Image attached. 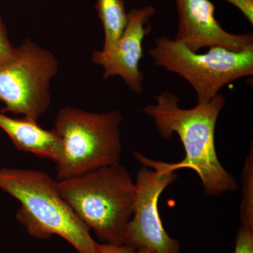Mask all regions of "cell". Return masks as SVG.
Listing matches in <instances>:
<instances>
[{
	"instance_id": "cell-5",
	"label": "cell",
	"mask_w": 253,
	"mask_h": 253,
	"mask_svg": "<svg viewBox=\"0 0 253 253\" xmlns=\"http://www.w3.org/2000/svg\"><path fill=\"white\" fill-rule=\"evenodd\" d=\"M149 53L156 66L191 84L198 104L209 102L223 86L253 75V49L232 51L214 46L206 54H198L174 39L163 37L156 40Z\"/></svg>"
},
{
	"instance_id": "cell-6",
	"label": "cell",
	"mask_w": 253,
	"mask_h": 253,
	"mask_svg": "<svg viewBox=\"0 0 253 253\" xmlns=\"http://www.w3.org/2000/svg\"><path fill=\"white\" fill-rule=\"evenodd\" d=\"M59 65L52 53L26 39L0 61L1 112L23 115L38 121L49 108V85Z\"/></svg>"
},
{
	"instance_id": "cell-1",
	"label": "cell",
	"mask_w": 253,
	"mask_h": 253,
	"mask_svg": "<svg viewBox=\"0 0 253 253\" xmlns=\"http://www.w3.org/2000/svg\"><path fill=\"white\" fill-rule=\"evenodd\" d=\"M156 104L146 105L145 114L152 118L160 136L166 140L177 134L184 146L185 157L175 163L155 161L139 152L134 157L151 169L176 172L191 169L197 173L205 192L210 196H221L238 189L235 178L221 166L214 144L218 117L225 104L222 94H218L206 104H197L191 109H181L177 95L164 91L156 98Z\"/></svg>"
},
{
	"instance_id": "cell-9",
	"label": "cell",
	"mask_w": 253,
	"mask_h": 253,
	"mask_svg": "<svg viewBox=\"0 0 253 253\" xmlns=\"http://www.w3.org/2000/svg\"><path fill=\"white\" fill-rule=\"evenodd\" d=\"M179 24L174 41L195 53L205 47H222L232 51L253 49L252 33L237 35L223 29L214 17L210 0H174Z\"/></svg>"
},
{
	"instance_id": "cell-11",
	"label": "cell",
	"mask_w": 253,
	"mask_h": 253,
	"mask_svg": "<svg viewBox=\"0 0 253 253\" xmlns=\"http://www.w3.org/2000/svg\"><path fill=\"white\" fill-rule=\"evenodd\" d=\"M96 10L104 29L102 50L109 49L122 36L128 15L123 0H97Z\"/></svg>"
},
{
	"instance_id": "cell-14",
	"label": "cell",
	"mask_w": 253,
	"mask_h": 253,
	"mask_svg": "<svg viewBox=\"0 0 253 253\" xmlns=\"http://www.w3.org/2000/svg\"><path fill=\"white\" fill-rule=\"evenodd\" d=\"M96 253H151L129 247L126 244H97Z\"/></svg>"
},
{
	"instance_id": "cell-2",
	"label": "cell",
	"mask_w": 253,
	"mask_h": 253,
	"mask_svg": "<svg viewBox=\"0 0 253 253\" xmlns=\"http://www.w3.org/2000/svg\"><path fill=\"white\" fill-rule=\"evenodd\" d=\"M0 189L19 201L16 220L30 235L47 239L57 235L79 253H96L98 243L60 194L57 181L42 171L0 168Z\"/></svg>"
},
{
	"instance_id": "cell-8",
	"label": "cell",
	"mask_w": 253,
	"mask_h": 253,
	"mask_svg": "<svg viewBox=\"0 0 253 253\" xmlns=\"http://www.w3.org/2000/svg\"><path fill=\"white\" fill-rule=\"evenodd\" d=\"M156 14L151 6L141 9H131L127 13V23L122 36L109 49L94 51L93 62L104 68L103 78L121 77L129 89L136 94L144 91V74L139 69V63L144 57L143 42L149 34L150 19Z\"/></svg>"
},
{
	"instance_id": "cell-10",
	"label": "cell",
	"mask_w": 253,
	"mask_h": 253,
	"mask_svg": "<svg viewBox=\"0 0 253 253\" xmlns=\"http://www.w3.org/2000/svg\"><path fill=\"white\" fill-rule=\"evenodd\" d=\"M37 121L26 116L11 118L0 111V128L9 136L18 151L56 163L62 154L61 139L54 129H43Z\"/></svg>"
},
{
	"instance_id": "cell-16",
	"label": "cell",
	"mask_w": 253,
	"mask_h": 253,
	"mask_svg": "<svg viewBox=\"0 0 253 253\" xmlns=\"http://www.w3.org/2000/svg\"><path fill=\"white\" fill-rule=\"evenodd\" d=\"M235 6L253 24V0H224Z\"/></svg>"
},
{
	"instance_id": "cell-3",
	"label": "cell",
	"mask_w": 253,
	"mask_h": 253,
	"mask_svg": "<svg viewBox=\"0 0 253 253\" xmlns=\"http://www.w3.org/2000/svg\"><path fill=\"white\" fill-rule=\"evenodd\" d=\"M57 187L80 220L109 244H124L134 212L135 183L121 164L57 181Z\"/></svg>"
},
{
	"instance_id": "cell-12",
	"label": "cell",
	"mask_w": 253,
	"mask_h": 253,
	"mask_svg": "<svg viewBox=\"0 0 253 253\" xmlns=\"http://www.w3.org/2000/svg\"><path fill=\"white\" fill-rule=\"evenodd\" d=\"M243 198L240 219L241 225L253 230V146L245 163L242 176Z\"/></svg>"
},
{
	"instance_id": "cell-13",
	"label": "cell",
	"mask_w": 253,
	"mask_h": 253,
	"mask_svg": "<svg viewBox=\"0 0 253 253\" xmlns=\"http://www.w3.org/2000/svg\"><path fill=\"white\" fill-rule=\"evenodd\" d=\"M233 253H253V230L241 225L237 232Z\"/></svg>"
},
{
	"instance_id": "cell-15",
	"label": "cell",
	"mask_w": 253,
	"mask_h": 253,
	"mask_svg": "<svg viewBox=\"0 0 253 253\" xmlns=\"http://www.w3.org/2000/svg\"><path fill=\"white\" fill-rule=\"evenodd\" d=\"M14 48L10 42L6 28L0 17V61L9 57Z\"/></svg>"
},
{
	"instance_id": "cell-4",
	"label": "cell",
	"mask_w": 253,
	"mask_h": 253,
	"mask_svg": "<svg viewBox=\"0 0 253 253\" xmlns=\"http://www.w3.org/2000/svg\"><path fill=\"white\" fill-rule=\"evenodd\" d=\"M123 116L118 111L88 112L66 107L58 113L55 131L62 144L56 163V181L121 164Z\"/></svg>"
},
{
	"instance_id": "cell-7",
	"label": "cell",
	"mask_w": 253,
	"mask_h": 253,
	"mask_svg": "<svg viewBox=\"0 0 253 253\" xmlns=\"http://www.w3.org/2000/svg\"><path fill=\"white\" fill-rule=\"evenodd\" d=\"M177 178L176 172L139 169L136 176L134 212L126 226L124 244L151 253H179L180 245L164 229L158 212L160 196Z\"/></svg>"
}]
</instances>
